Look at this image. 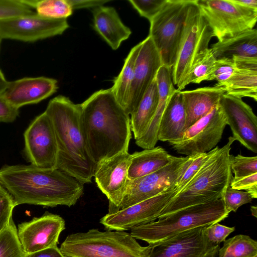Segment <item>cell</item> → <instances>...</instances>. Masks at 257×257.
<instances>
[{
    "instance_id": "6da1fadb",
    "label": "cell",
    "mask_w": 257,
    "mask_h": 257,
    "mask_svg": "<svg viewBox=\"0 0 257 257\" xmlns=\"http://www.w3.org/2000/svg\"><path fill=\"white\" fill-rule=\"evenodd\" d=\"M0 184L16 206L24 204L70 207L83 193V184L58 169L31 164L4 165L0 169Z\"/></svg>"
},
{
    "instance_id": "7a4b0ae2",
    "label": "cell",
    "mask_w": 257,
    "mask_h": 257,
    "mask_svg": "<svg viewBox=\"0 0 257 257\" xmlns=\"http://www.w3.org/2000/svg\"><path fill=\"white\" fill-rule=\"evenodd\" d=\"M80 105V125L89 153L97 163L128 151L130 118L110 88L91 95Z\"/></svg>"
},
{
    "instance_id": "3957f363",
    "label": "cell",
    "mask_w": 257,
    "mask_h": 257,
    "mask_svg": "<svg viewBox=\"0 0 257 257\" xmlns=\"http://www.w3.org/2000/svg\"><path fill=\"white\" fill-rule=\"evenodd\" d=\"M53 124L58 146L56 169L82 184L91 183L96 163L91 158L80 125V105L57 96L45 111Z\"/></svg>"
},
{
    "instance_id": "277c9868",
    "label": "cell",
    "mask_w": 257,
    "mask_h": 257,
    "mask_svg": "<svg viewBox=\"0 0 257 257\" xmlns=\"http://www.w3.org/2000/svg\"><path fill=\"white\" fill-rule=\"evenodd\" d=\"M235 141L229 137L222 147L217 146L212 150L198 172L170 200L159 218L189 206L222 198L232 179L230 151Z\"/></svg>"
},
{
    "instance_id": "5b68a950",
    "label": "cell",
    "mask_w": 257,
    "mask_h": 257,
    "mask_svg": "<svg viewBox=\"0 0 257 257\" xmlns=\"http://www.w3.org/2000/svg\"><path fill=\"white\" fill-rule=\"evenodd\" d=\"M229 213L221 198L189 206L131 230L136 239L154 245L189 229L207 226L227 218Z\"/></svg>"
},
{
    "instance_id": "8992f818",
    "label": "cell",
    "mask_w": 257,
    "mask_h": 257,
    "mask_svg": "<svg viewBox=\"0 0 257 257\" xmlns=\"http://www.w3.org/2000/svg\"><path fill=\"white\" fill-rule=\"evenodd\" d=\"M60 250L64 257H147L149 245L141 246L124 231L91 229L69 234Z\"/></svg>"
},
{
    "instance_id": "52a82bcc",
    "label": "cell",
    "mask_w": 257,
    "mask_h": 257,
    "mask_svg": "<svg viewBox=\"0 0 257 257\" xmlns=\"http://www.w3.org/2000/svg\"><path fill=\"white\" fill-rule=\"evenodd\" d=\"M193 0H167L150 22L149 36L158 50L163 65L174 66L189 8Z\"/></svg>"
},
{
    "instance_id": "ba28073f",
    "label": "cell",
    "mask_w": 257,
    "mask_h": 257,
    "mask_svg": "<svg viewBox=\"0 0 257 257\" xmlns=\"http://www.w3.org/2000/svg\"><path fill=\"white\" fill-rule=\"evenodd\" d=\"M212 32L193 0L188 12L175 63L171 69L174 85L179 89L198 57L208 48Z\"/></svg>"
},
{
    "instance_id": "9c48e42d",
    "label": "cell",
    "mask_w": 257,
    "mask_h": 257,
    "mask_svg": "<svg viewBox=\"0 0 257 257\" xmlns=\"http://www.w3.org/2000/svg\"><path fill=\"white\" fill-rule=\"evenodd\" d=\"M200 12L218 41L253 29L257 11L241 6L233 0H197Z\"/></svg>"
},
{
    "instance_id": "30bf717a",
    "label": "cell",
    "mask_w": 257,
    "mask_h": 257,
    "mask_svg": "<svg viewBox=\"0 0 257 257\" xmlns=\"http://www.w3.org/2000/svg\"><path fill=\"white\" fill-rule=\"evenodd\" d=\"M194 156L176 157L170 163L154 173L135 179H128L118 211L175 186L176 182L191 163Z\"/></svg>"
},
{
    "instance_id": "8fae6325",
    "label": "cell",
    "mask_w": 257,
    "mask_h": 257,
    "mask_svg": "<svg viewBox=\"0 0 257 257\" xmlns=\"http://www.w3.org/2000/svg\"><path fill=\"white\" fill-rule=\"evenodd\" d=\"M227 125L219 104L187 129L181 140L169 143L177 153L187 156L207 153L215 148Z\"/></svg>"
},
{
    "instance_id": "7c38bea8",
    "label": "cell",
    "mask_w": 257,
    "mask_h": 257,
    "mask_svg": "<svg viewBox=\"0 0 257 257\" xmlns=\"http://www.w3.org/2000/svg\"><path fill=\"white\" fill-rule=\"evenodd\" d=\"M25 156L31 165L56 169L58 146L52 121L44 111L31 122L24 134Z\"/></svg>"
},
{
    "instance_id": "4fadbf2b",
    "label": "cell",
    "mask_w": 257,
    "mask_h": 257,
    "mask_svg": "<svg viewBox=\"0 0 257 257\" xmlns=\"http://www.w3.org/2000/svg\"><path fill=\"white\" fill-rule=\"evenodd\" d=\"M178 192L174 186L115 213H107L101 218L100 223L108 230L124 231L155 221Z\"/></svg>"
},
{
    "instance_id": "5bb4252c",
    "label": "cell",
    "mask_w": 257,
    "mask_h": 257,
    "mask_svg": "<svg viewBox=\"0 0 257 257\" xmlns=\"http://www.w3.org/2000/svg\"><path fill=\"white\" fill-rule=\"evenodd\" d=\"M69 28L67 19L45 18L36 12L0 20V39L33 42L61 35Z\"/></svg>"
},
{
    "instance_id": "9a60e30c",
    "label": "cell",
    "mask_w": 257,
    "mask_h": 257,
    "mask_svg": "<svg viewBox=\"0 0 257 257\" xmlns=\"http://www.w3.org/2000/svg\"><path fill=\"white\" fill-rule=\"evenodd\" d=\"M131 154L121 152L96 163L94 177L98 188L109 201L108 213L117 212L128 180Z\"/></svg>"
},
{
    "instance_id": "2e32d148",
    "label": "cell",
    "mask_w": 257,
    "mask_h": 257,
    "mask_svg": "<svg viewBox=\"0 0 257 257\" xmlns=\"http://www.w3.org/2000/svg\"><path fill=\"white\" fill-rule=\"evenodd\" d=\"M205 227L189 229L163 242L149 245L147 257H215L220 245L208 240Z\"/></svg>"
},
{
    "instance_id": "e0dca14e",
    "label": "cell",
    "mask_w": 257,
    "mask_h": 257,
    "mask_svg": "<svg viewBox=\"0 0 257 257\" xmlns=\"http://www.w3.org/2000/svg\"><path fill=\"white\" fill-rule=\"evenodd\" d=\"M65 228L62 217L46 212L40 217L19 224L17 233L24 252L30 253L57 245Z\"/></svg>"
},
{
    "instance_id": "ac0fdd59",
    "label": "cell",
    "mask_w": 257,
    "mask_h": 257,
    "mask_svg": "<svg viewBox=\"0 0 257 257\" xmlns=\"http://www.w3.org/2000/svg\"><path fill=\"white\" fill-rule=\"evenodd\" d=\"M232 137L249 151L257 153V117L242 98L223 94L218 102Z\"/></svg>"
},
{
    "instance_id": "d6986e66",
    "label": "cell",
    "mask_w": 257,
    "mask_h": 257,
    "mask_svg": "<svg viewBox=\"0 0 257 257\" xmlns=\"http://www.w3.org/2000/svg\"><path fill=\"white\" fill-rule=\"evenodd\" d=\"M163 65L160 55L150 36L141 42L136 59L126 112L131 114L137 107L147 90L156 79Z\"/></svg>"
},
{
    "instance_id": "ffe728a7",
    "label": "cell",
    "mask_w": 257,
    "mask_h": 257,
    "mask_svg": "<svg viewBox=\"0 0 257 257\" xmlns=\"http://www.w3.org/2000/svg\"><path fill=\"white\" fill-rule=\"evenodd\" d=\"M57 80L44 76L25 77L9 81L3 93L13 106L19 109L23 106L38 103L56 92Z\"/></svg>"
},
{
    "instance_id": "44dd1931",
    "label": "cell",
    "mask_w": 257,
    "mask_h": 257,
    "mask_svg": "<svg viewBox=\"0 0 257 257\" xmlns=\"http://www.w3.org/2000/svg\"><path fill=\"white\" fill-rule=\"evenodd\" d=\"M186 113L185 132L207 114L218 104L225 93L223 87H203L191 90L181 91Z\"/></svg>"
},
{
    "instance_id": "7402d4cb",
    "label": "cell",
    "mask_w": 257,
    "mask_h": 257,
    "mask_svg": "<svg viewBox=\"0 0 257 257\" xmlns=\"http://www.w3.org/2000/svg\"><path fill=\"white\" fill-rule=\"evenodd\" d=\"M236 68L223 88L226 94L257 100V58L233 57Z\"/></svg>"
},
{
    "instance_id": "603a6c76",
    "label": "cell",
    "mask_w": 257,
    "mask_h": 257,
    "mask_svg": "<svg viewBox=\"0 0 257 257\" xmlns=\"http://www.w3.org/2000/svg\"><path fill=\"white\" fill-rule=\"evenodd\" d=\"M93 28L112 49H117L132 34L121 21L116 10L101 6L92 9Z\"/></svg>"
},
{
    "instance_id": "cb8c5ba5",
    "label": "cell",
    "mask_w": 257,
    "mask_h": 257,
    "mask_svg": "<svg viewBox=\"0 0 257 257\" xmlns=\"http://www.w3.org/2000/svg\"><path fill=\"white\" fill-rule=\"evenodd\" d=\"M156 79L158 88V102L156 112L147 130L136 144L144 149L155 147L158 139L159 123L169 96L176 89L173 82L171 69L164 65L159 68Z\"/></svg>"
},
{
    "instance_id": "d4e9b609",
    "label": "cell",
    "mask_w": 257,
    "mask_h": 257,
    "mask_svg": "<svg viewBox=\"0 0 257 257\" xmlns=\"http://www.w3.org/2000/svg\"><path fill=\"white\" fill-rule=\"evenodd\" d=\"M186 113L181 91L175 89L169 97L159 125L158 139L172 143L179 141L185 133Z\"/></svg>"
},
{
    "instance_id": "484cf974",
    "label": "cell",
    "mask_w": 257,
    "mask_h": 257,
    "mask_svg": "<svg viewBox=\"0 0 257 257\" xmlns=\"http://www.w3.org/2000/svg\"><path fill=\"white\" fill-rule=\"evenodd\" d=\"M210 48L216 59L233 57L257 58V30H247L218 41Z\"/></svg>"
},
{
    "instance_id": "4316f807",
    "label": "cell",
    "mask_w": 257,
    "mask_h": 257,
    "mask_svg": "<svg viewBox=\"0 0 257 257\" xmlns=\"http://www.w3.org/2000/svg\"><path fill=\"white\" fill-rule=\"evenodd\" d=\"M176 157L160 146L131 154L127 178L132 180L154 173L167 165Z\"/></svg>"
},
{
    "instance_id": "83f0119b",
    "label": "cell",
    "mask_w": 257,
    "mask_h": 257,
    "mask_svg": "<svg viewBox=\"0 0 257 257\" xmlns=\"http://www.w3.org/2000/svg\"><path fill=\"white\" fill-rule=\"evenodd\" d=\"M158 102V88L155 79L136 109L131 114V128L135 140L141 137L147 130L156 112Z\"/></svg>"
},
{
    "instance_id": "f1b7e54d",
    "label": "cell",
    "mask_w": 257,
    "mask_h": 257,
    "mask_svg": "<svg viewBox=\"0 0 257 257\" xmlns=\"http://www.w3.org/2000/svg\"><path fill=\"white\" fill-rule=\"evenodd\" d=\"M141 46V42L131 50L119 74L114 79L113 85L110 88L114 97L124 110L133 78L135 63Z\"/></svg>"
},
{
    "instance_id": "f546056e",
    "label": "cell",
    "mask_w": 257,
    "mask_h": 257,
    "mask_svg": "<svg viewBox=\"0 0 257 257\" xmlns=\"http://www.w3.org/2000/svg\"><path fill=\"white\" fill-rule=\"evenodd\" d=\"M216 58L211 48H208L196 59L192 68L178 89L182 91L190 83H200L204 81H210L214 68Z\"/></svg>"
},
{
    "instance_id": "4dcf8cb0",
    "label": "cell",
    "mask_w": 257,
    "mask_h": 257,
    "mask_svg": "<svg viewBox=\"0 0 257 257\" xmlns=\"http://www.w3.org/2000/svg\"><path fill=\"white\" fill-rule=\"evenodd\" d=\"M218 257H253L257 255V242L250 236L238 234L225 240Z\"/></svg>"
},
{
    "instance_id": "1f68e13d",
    "label": "cell",
    "mask_w": 257,
    "mask_h": 257,
    "mask_svg": "<svg viewBox=\"0 0 257 257\" xmlns=\"http://www.w3.org/2000/svg\"><path fill=\"white\" fill-rule=\"evenodd\" d=\"M39 15L50 19H67L73 13L68 0H24Z\"/></svg>"
},
{
    "instance_id": "d6a6232c",
    "label": "cell",
    "mask_w": 257,
    "mask_h": 257,
    "mask_svg": "<svg viewBox=\"0 0 257 257\" xmlns=\"http://www.w3.org/2000/svg\"><path fill=\"white\" fill-rule=\"evenodd\" d=\"M15 224L11 219L8 226L0 234V257H24Z\"/></svg>"
},
{
    "instance_id": "836d02e7",
    "label": "cell",
    "mask_w": 257,
    "mask_h": 257,
    "mask_svg": "<svg viewBox=\"0 0 257 257\" xmlns=\"http://www.w3.org/2000/svg\"><path fill=\"white\" fill-rule=\"evenodd\" d=\"M230 168L234 179L257 173V156L245 157L241 155L230 156Z\"/></svg>"
},
{
    "instance_id": "e575fe53",
    "label": "cell",
    "mask_w": 257,
    "mask_h": 257,
    "mask_svg": "<svg viewBox=\"0 0 257 257\" xmlns=\"http://www.w3.org/2000/svg\"><path fill=\"white\" fill-rule=\"evenodd\" d=\"M236 68L234 59L221 58L216 59L214 68L210 81L216 80L215 86L223 87L233 75Z\"/></svg>"
},
{
    "instance_id": "d590c367",
    "label": "cell",
    "mask_w": 257,
    "mask_h": 257,
    "mask_svg": "<svg viewBox=\"0 0 257 257\" xmlns=\"http://www.w3.org/2000/svg\"><path fill=\"white\" fill-rule=\"evenodd\" d=\"M221 199L226 210L230 213L231 211L236 212L239 207L251 203L253 198L248 192L234 189L229 185L225 191Z\"/></svg>"
},
{
    "instance_id": "8d00e7d4",
    "label": "cell",
    "mask_w": 257,
    "mask_h": 257,
    "mask_svg": "<svg viewBox=\"0 0 257 257\" xmlns=\"http://www.w3.org/2000/svg\"><path fill=\"white\" fill-rule=\"evenodd\" d=\"M34 13L24 0H0V20Z\"/></svg>"
},
{
    "instance_id": "74e56055",
    "label": "cell",
    "mask_w": 257,
    "mask_h": 257,
    "mask_svg": "<svg viewBox=\"0 0 257 257\" xmlns=\"http://www.w3.org/2000/svg\"><path fill=\"white\" fill-rule=\"evenodd\" d=\"M139 14L150 22L159 13L167 0H129Z\"/></svg>"
},
{
    "instance_id": "f35d334b",
    "label": "cell",
    "mask_w": 257,
    "mask_h": 257,
    "mask_svg": "<svg viewBox=\"0 0 257 257\" xmlns=\"http://www.w3.org/2000/svg\"><path fill=\"white\" fill-rule=\"evenodd\" d=\"M211 152L212 150L207 153L199 154L194 156L193 159L191 163L176 182L175 187L179 192L182 190L193 177L209 157Z\"/></svg>"
},
{
    "instance_id": "ab89813d",
    "label": "cell",
    "mask_w": 257,
    "mask_h": 257,
    "mask_svg": "<svg viewBox=\"0 0 257 257\" xmlns=\"http://www.w3.org/2000/svg\"><path fill=\"white\" fill-rule=\"evenodd\" d=\"M15 207L16 205L12 197L0 185V234L8 226L12 218Z\"/></svg>"
},
{
    "instance_id": "60d3db41",
    "label": "cell",
    "mask_w": 257,
    "mask_h": 257,
    "mask_svg": "<svg viewBox=\"0 0 257 257\" xmlns=\"http://www.w3.org/2000/svg\"><path fill=\"white\" fill-rule=\"evenodd\" d=\"M235 230V227H228L219 223L210 224L205 228V234L208 240L219 244L226 240V237Z\"/></svg>"
},
{
    "instance_id": "b9f144b4",
    "label": "cell",
    "mask_w": 257,
    "mask_h": 257,
    "mask_svg": "<svg viewBox=\"0 0 257 257\" xmlns=\"http://www.w3.org/2000/svg\"><path fill=\"white\" fill-rule=\"evenodd\" d=\"M230 186L235 190H245L252 196L257 198V173H254L241 178H232Z\"/></svg>"
},
{
    "instance_id": "7bdbcfd3",
    "label": "cell",
    "mask_w": 257,
    "mask_h": 257,
    "mask_svg": "<svg viewBox=\"0 0 257 257\" xmlns=\"http://www.w3.org/2000/svg\"><path fill=\"white\" fill-rule=\"evenodd\" d=\"M19 114V109L13 106L4 97L0 94V122L14 121Z\"/></svg>"
},
{
    "instance_id": "ee69618b",
    "label": "cell",
    "mask_w": 257,
    "mask_h": 257,
    "mask_svg": "<svg viewBox=\"0 0 257 257\" xmlns=\"http://www.w3.org/2000/svg\"><path fill=\"white\" fill-rule=\"evenodd\" d=\"M73 10L78 9L95 8L103 6L110 1L108 0H68Z\"/></svg>"
},
{
    "instance_id": "f6af8a7d",
    "label": "cell",
    "mask_w": 257,
    "mask_h": 257,
    "mask_svg": "<svg viewBox=\"0 0 257 257\" xmlns=\"http://www.w3.org/2000/svg\"><path fill=\"white\" fill-rule=\"evenodd\" d=\"M24 257H64L57 245L38 251L24 254Z\"/></svg>"
},
{
    "instance_id": "bcb514c9",
    "label": "cell",
    "mask_w": 257,
    "mask_h": 257,
    "mask_svg": "<svg viewBox=\"0 0 257 257\" xmlns=\"http://www.w3.org/2000/svg\"><path fill=\"white\" fill-rule=\"evenodd\" d=\"M233 1L241 6L257 11V0H233Z\"/></svg>"
},
{
    "instance_id": "7dc6e473",
    "label": "cell",
    "mask_w": 257,
    "mask_h": 257,
    "mask_svg": "<svg viewBox=\"0 0 257 257\" xmlns=\"http://www.w3.org/2000/svg\"><path fill=\"white\" fill-rule=\"evenodd\" d=\"M8 82L0 69V94H2L6 88Z\"/></svg>"
},
{
    "instance_id": "c3c4849f",
    "label": "cell",
    "mask_w": 257,
    "mask_h": 257,
    "mask_svg": "<svg viewBox=\"0 0 257 257\" xmlns=\"http://www.w3.org/2000/svg\"><path fill=\"white\" fill-rule=\"evenodd\" d=\"M250 211L252 216L257 217V207L256 206H251L250 207Z\"/></svg>"
},
{
    "instance_id": "681fc988",
    "label": "cell",
    "mask_w": 257,
    "mask_h": 257,
    "mask_svg": "<svg viewBox=\"0 0 257 257\" xmlns=\"http://www.w3.org/2000/svg\"><path fill=\"white\" fill-rule=\"evenodd\" d=\"M1 40H1V39H0V45H1Z\"/></svg>"
},
{
    "instance_id": "f907efd6",
    "label": "cell",
    "mask_w": 257,
    "mask_h": 257,
    "mask_svg": "<svg viewBox=\"0 0 257 257\" xmlns=\"http://www.w3.org/2000/svg\"><path fill=\"white\" fill-rule=\"evenodd\" d=\"M253 257H257V255H256L254 256Z\"/></svg>"
},
{
    "instance_id": "816d5d0a",
    "label": "cell",
    "mask_w": 257,
    "mask_h": 257,
    "mask_svg": "<svg viewBox=\"0 0 257 257\" xmlns=\"http://www.w3.org/2000/svg\"><path fill=\"white\" fill-rule=\"evenodd\" d=\"M1 185V184H0Z\"/></svg>"
}]
</instances>
